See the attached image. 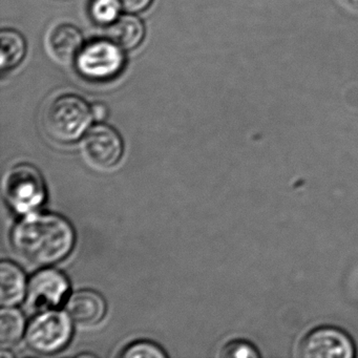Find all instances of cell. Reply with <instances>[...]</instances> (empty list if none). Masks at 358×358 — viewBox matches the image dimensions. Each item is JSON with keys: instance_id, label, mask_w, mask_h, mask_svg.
Listing matches in <instances>:
<instances>
[{"instance_id": "30bf717a", "label": "cell", "mask_w": 358, "mask_h": 358, "mask_svg": "<svg viewBox=\"0 0 358 358\" xmlns=\"http://www.w3.org/2000/svg\"><path fill=\"white\" fill-rule=\"evenodd\" d=\"M48 45L56 60L69 62L80 52L83 36L78 29L72 24H59L50 32Z\"/></svg>"}, {"instance_id": "9c48e42d", "label": "cell", "mask_w": 358, "mask_h": 358, "mask_svg": "<svg viewBox=\"0 0 358 358\" xmlns=\"http://www.w3.org/2000/svg\"><path fill=\"white\" fill-rule=\"evenodd\" d=\"M69 316L83 326L98 324L106 312V303L99 293L81 290L74 293L66 303Z\"/></svg>"}, {"instance_id": "7c38bea8", "label": "cell", "mask_w": 358, "mask_h": 358, "mask_svg": "<svg viewBox=\"0 0 358 358\" xmlns=\"http://www.w3.org/2000/svg\"><path fill=\"white\" fill-rule=\"evenodd\" d=\"M106 34L108 39L120 49L129 51L142 43L145 31L139 18L134 15H123L108 26Z\"/></svg>"}, {"instance_id": "ba28073f", "label": "cell", "mask_w": 358, "mask_h": 358, "mask_svg": "<svg viewBox=\"0 0 358 358\" xmlns=\"http://www.w3.org/2000/svg\"><path fill=\"white\" fill-rule=\"evenodd\" d=\"M354 348L351 339L338 329L320 328L310 332L299 347L305 358H351Z\"/></svg>"}, {"instance_id": "3957f363", "label": "cell", "mask_w": 358, "mask_h": 358, "mask_svg": "<svg viewBox=\"0 0 358 358\" xmlns=\"http://www.w3.org/2000/svg\"><path fill=\"white\" fill-rule=\"evenodd\" d=\"M6 202L15 213H34L45 200V187L38 169L30 164L12 167L3 180Z\"/></svg>"}, {"instance_id": "ac0fdd59", "label": "cell", "mask_w": 358, "mask_h": 358, "mask_svg": "<svg viewBox=\"0 0 358 358\" xmlns=\"http://www.w3.org/2000/svg\"><path fill=\"white\" fill-rule=\"evenodd\" d=\"M121 8L129 13H138L150 7L152 0H118Z\"/></svg>"}, {"instance_id": "5bb4252c", "label": "cell", "mask_w": 358, "mask_h": 358, "mask_svg": "<svg viewBox=\"0 0 358 358\" xmlns=\"http://www.w3.org/2000/svg\"><path fill=\"white\" fill-rule=\"evenodd\" d=\"M24 318L20 310L6 307L0 314V343L3 350L14 347L22 338Z\"/></svg>"}, {"instance_id": "5b68a950", "label": "cell", "mask_w": 358, "mask_h": 358, "mask_svg": "<svg viewBox=\"0 0 358 358\" xmlns=\"http://www.w3.org/2000/svg\"><path fill=\"white\" fill-rule=\"evenodd\" d=\"M121 50L110 39L92 41L76 56L77 71L83 78L94 83L112 80L124 66Z\"/></svg>"}, {"instance_id": "e0dca14e", "label": "cell", "mask_w": 358, "mask_h": 358, "mask_svg": "<svg viewBox=\"0 0 358 358\" xmlns=\"http://www.w3.org/2000/svg\"><path fill=\"white\" fill-rule=\"evenodd\" d=\"M221 356L223 357L255 358L259 357V353L248 343H243V341H234V343H228L224 348Z\"/></svg>"}, {"instance_id": "9a60e30c", "label": "cell", "mask_w": 358, "mask_h": 358, "mask_svg": "<svg viewBox=\"0 0 358 358\" xmlns=\"http://www.w3.org/2000/svg\"><path fill=\"white\" fill-rule=\"evenodd\" d=\"M120 8L118 0H91L89 13L96 24L110 26L118 18Z\"/></svg>"}, {"instance_id": "ffe728a7", "label": "cell", "mask_w": 358, "mask_h": 358, "mask_svg": "<svg viewBox=\"0 0 358 358\" xmlns=\"http://www.w3.org/2000/svg\"><path fill=\"white\" fill-rule=\"evenodd\" d=\"M348 6L354 10H358V0H345Z\"/></svg>"}, {"instance_id": "2e32d148", "label": "cell", "mask_w": 358, "mask_h": 358, "mask_svg": "<svg viewBox=\"0 0 358 358\" xmlns=\"http://www.w3.org/2000/svg\"><path fill=\"white\" fill-rule=\"evenodd\" d=\"M121 356L125 358H163L166 356V354L162 351L161 348L155 345V343H148V341H141V343H136L129 345V348H127V349L123 351Z\"/></svg>"}, {"instance_id": "8992f818", "label": "cell", "mask_w": 358, "mask_h": 358, "mask_svg": "<svg viewBox=\"0 0 358 358\" xmlns=\"http://www.w3.org/2000/svg\"><path fill=\"white\" fill-rule=\"evenodd\" d=\"M85 162L96 169H108L120 161L123 143L120 136L108 125L92 127L81 142Z\"/></svg>"}, {"instance_id": "d6986e66", "label": "cell", "mask_w": 358, "mask_h": 358, "mask_svg": "<svg viewBox=\"0 0 358 358\" xmlns=\"http://www.w3.org/2000/svg\"><path fill=\"white\" fill-rule=\"evenodd\" d=\"M91 112L94 120L98 121V122H101V121H103L104 119L106 118V116H108V110H106L103 104H94V106H92Z\"/></svg>"}, {"instance_id": "4fadbf2b", "label": "cell", "mask_w": 358, "mask_h": 358, "mask_svg": "<svg viewBox=\"0 0 358 358\" xmlns=\"http://www.w3.org/2000/svg\"><path fill=\"white\" fill-rule=\"evenodd\" d=\"M1 41V71L16 68L24 59L27 53L26 41L20 33L14 30H3L0 35Z\"/></svg>"}, {"instance_id": "8fae6325", "label": "cell", "mask_w": 358, "mask_h": 358, "mask_svg": "<svg viewBox=\"0 0 358 358\" xmlns=\"http://www.w3.org/2000/svg\"><path fill=\"white\" fill-rule=\"evenodd\" d=\"M0 303L3 307L18 305L27 294L26 278L22 270L11 262L0 265Z\"/></svg>"}, {"instance_id": "6da1fadb", "label": "cell", "mask_w": 358, "mask_h": 358, "mask_svg": "<svg viewBox=\"0 0 358 358\" xmlns=\"http://www.w3.org/2000/svg\"><path fill=\"white\" fill-rule=\"evenodd\" d=\"M11 240L14 250L24 261L49 266L70 255L75 244V232L64 217L34 211L16 224Z\"/></svg>"}, {"instance_id": "7a4b0ae2", "label": "cell", "mask_w": 358, "mask_h": 358, "mask_svg": "<svg viewBox=\"0 0 358 358\" xmlns=\"http://www.w3.org/2000/svg\"><path fill=\"white\" fill-rule=\"evenodd\" d=\"M91 108L78 96L64 95L54 99L43 113V127L59 143L76 142L89 127Z\"/></svg>"}, {"instance_id": "52a82bcc", "label": "cell", "mask_w": 358, "mask_h": 358, "mask_svg": "<svg viewBox=\"0 0 358 358\" xmlns=\"http://www.w3.org/2000/svg\"><path fill=\"white\" fill-rule=\"evenodd\" d=\"M70 285L66 276L55 269H45L31 278L27 290V303L37 312L53 310L62 305Z\"/></svg>"}, {"instance_id": "277c9868", "label": "cell", "mask_w": 358, "mask_h": 358, "mask_svg": "<svg viewBox=\"0 0 358 358\" xmlns=\"http://www.w3.org/2000/svg\"><path fill=\"white\" fill-rule=\"evenodd\" d=\"M72 318L64 312H41L27 329V343L31 350L43 355L62 351L72 338Z\"/></svg>"}]
</instances>
